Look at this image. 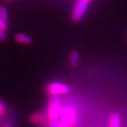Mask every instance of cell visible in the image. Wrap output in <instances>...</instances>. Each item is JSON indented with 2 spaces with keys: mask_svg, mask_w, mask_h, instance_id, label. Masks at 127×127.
Masks as SVG:
<instances>
[{
  "mask_svg": "<svg viewBox=\"0 0 127 127\" xmlns=\"http://www.w3.org/2000/svg\"><path fill=\"white\" fill-rule=\"evenodd\" d=\"M89 5L90 2L87 0H77L72 12L71 17L73 21L78 22L84 19L89 8Z\"/></svg>",
  "mask_w": 127,
  "mask_h": 127,
  "instance_id": "obj_1",
  "label": "cell"
},
{
  "mask_svg": "<svg viewBox=\"0 0 127 127\" xmlns=\"http://www.w3.org/2000/svg\"><path fill=\"white\" fill-rule=\"evenodd\" d=\"M46 90L49 94L54 96L67 94L70 92V88L67 84L58 81H54L48 84Z\"/></svg>",
  "mask_w": 127,
  "mask_h": 127,
  "instance_id": "obj_2",
  "label": "cell"
},
{
  "mask_svg": "<svg viewBox=\"0 0 127 127\" xmlns=\"http://www.w3.org/2000/svg\"><path fill=\"white\" fill-rule=\"evenodd\" d=\"M62 108L61 106V102L58 97L54 96L52 97L48 104V117L50 120H58L59 116H61Z\"/></svg>",
  "mask_w": 127,
  "mask_h": 127,
  "instance_id": "obj_3",
  "label": "cell"
},
{
  "mask_svg": "<svg viewBox=\"0 0 127 127\" xmlns=\"http://www.w3.org/2000/svg\"><path fill=\"white\" fill-rule=\"evenodd\" d=\"M61 116L62 117V121L68 127L74 126L77 121V116L74 110L70 107H64L62 109Z\"/></svg>",
  "mask_w": 127,
  "mask_h": 127,
  "instance_id": "obj_4",
  "label": "cell"
},
{
  "mask_svg": "<svg viewBox=\"0 0 127 127\" xmlns=\"http://www.w3.org/2000/svg\"><path fill=\"white\" fill-rule=\"evenodd\" d=\"M15 40L19 44H25V45H29L33 42L32 38L30 36L25 33H17L15 35Z\"/></svg>",
  "mask_w": 127,
  "mask_h": 127,
  "instance_id": "obj_5",
  "label": "cell"
},
{
  "mask_svg": "<svg viewBox=\"0 0 127 127\" xmlns=\"http://www.w3.org/2000/svg\"><path fill=\"white\" fill-rule=\"evenodd\" d=\"M70 64L72 67L78 66L80 62V54L77 51H72L70 54Z\"/></svg>",
  "mask_w": 127,
  "mask_h": 127,
  "instance_id": "obj_6",
  "label": "cell"
},
{
  "mask_svg": "<svg viewBox=\"0 0 127 127\" xmlns=\"http://www.w3.org/2000/svg\"><path fill=\"white\" fill-rule=\"evenodd\" d=\"M120 115L117 113H113L110 117V127H120Z\"/></svg>",
  "mask_w": 127,
  "mask_h": 127,
  "instance_id": "obj_7",
  "label": "cell"
},
{
  "mask_svg": "<svg viewBox=\"0 0 127 127\" xmlns=\"http://www.w3.org/2000/svg\"><path fill=\"white\" fill-rule=\"evenodd\" d=\"M45 116L44 115L40 113H34L32 116L31 117V120L32 122L35 123H44V120H45Z\"/></svg>",
  "mask_w": 127,
  "mask_h": 127,
  "instance_id": "obj_8",
  "label": "cell"
},
{
  "mask_svg": "<svg viewBox=\"0 0 127 127\" xmlns=\"http://www.w3.org/2000/svg\"><path fill=\"white\" fill-rule=\"evenodd\" d=\"M0 19L3 22L8 24V13L7 8L4 6L0 7Z\"/></svg>",
  "mask_w": 127,
  "mask_h": 127,
  "instance_id": "obj_9",
  "label": "cell"
},
{
  "mask_svg": "<svg viewBox=\"0 0 127 127\" xmlns=\"http://www.w3.org/2000/svg\"><path fill=\"white\" fill-rule=\"evenodd\" d=\"M62 124H63V121L58 120H50V122H49V126L50 127H61Z\"/></svg>",
  "mask_w": 127,
  "mask_h": 127,
  "instance_id": "obj_10",
  "label": "cell"
},
{
  "mask_svg": "<svg viewBox=\"0 0 127 127\" xmlns=\"http://www.w3.org/2000/svg\"><path fill=\"white\" fill-rule=\"evenodd\" d=\"M6 39H7L6 32L0 29V41H5Z\"/></svg>",
  "mask_w": 127,
  "mask_h": 127,
  "instance_id": "obj_11",
  "label": "cell"
},
{
  "mask_svg": "<svg viewBox=\"0 0 127 127\" xmlns=\"http://www.w3.org/2000/svg\"><path fill=\"white\" fill-rule=\"evenodd\" d=\"M5 109V106L4 103H3L2 100H0V114L2 113H4Z\"/></svg>",
  "mask_w": 127,
  "mask_h": 127,
  "instance_id": "obj_12",
  "label": "cell"
},
{
  "mask_svg": "<svg viewBox=\"0 0 127 127\" xmlns=\"http://www.w3.org/2000/svg\"><path fill=\"white\" fill-rule=\"evenodd\" d=\"M3 127H12V124L11 123H7L3 126Z\"/></svg>",
  "mask_w": 127,
  "mask_h": 127,
  "instance_id": "obj_13",
  "label": "cell"
},
{
  "mask_svg": "<svg viewBox=\"0 0 127 127\" xmlns=\"http://www.w3.org/2000/svg\"><path fill=\"white\" fill-rule=\"evenodd\" d=\"M61 127H68V126H67V125H66L63 122V124L61 125Z\"/></svg>",
  "mask_w": 127,
  "mask_h": 127,
  "instance_id": "obj_14",
  "label": "cell"
},
{
  "mask_svg": "<svg viewBox=\"0 0 127 127\" xmlns=\"http://www.w3.org/2000/svg\"><path fill=\"white\" fill-rule=\"evenodd\" d=\"M7 2H12V1H14V0H5Z\"/></svg>",
  "mask_w": 127,
  "mask_h": 127,
  "instance_id": "obj_15",
  "label": "cell"
},
{
  "mask_svg": "<svg viewBox=\"0 0 127 127\" xmlns=\"http://www.w3.org/2000/svg\"><path fill=\"white\" fill-rule=\"evenodd\" d=\"M87 1H88V2H90L92 1V0H87Z\"/></svg>",
  "mask_w": 127,
  "mask_h": 127,
  "instance_id": "obj_16",
  "label": "cell"
}]
</instances>
